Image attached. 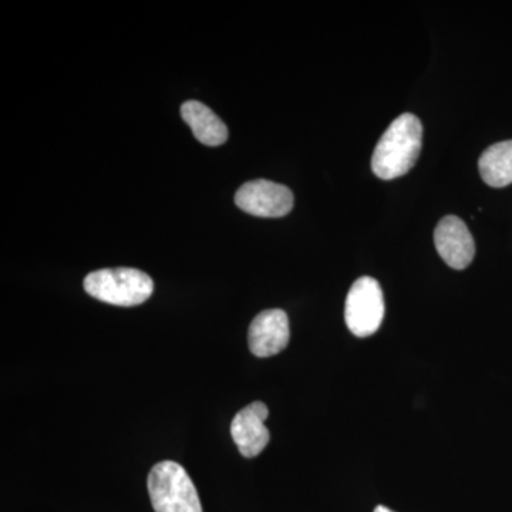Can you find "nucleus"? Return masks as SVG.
Returning a JSON list of instances; mask_svg holds the SVG:
<instances>
[{
	"mask_svg": "<svg viewBox=\"0 0 512 512\" xmlns=\"http://www.w3.org/2000/svg\"><path fill=\"white\" fill-rule=\"evenodd\" d=\"M423 126L419 117L404 113L380 137L372 157V170L380 180H394L409 173L420 156Z\"/></svg>",
	"mask_w": 512,
	"mask_h": 512,
	"instance_id": "obj_1",
	"label": "nucleus"
},
{
	"mask_svg": "<svg viewBox=\"0 0 512 512\" xmlns=\"http://www.w3.org/2000/svg\"><path fill=\"white\" fill-rule=\"evenodd\" d=\"M83 285L97 301L124 308L141 305L154 292L153 279L134 268L100 269L87 275Z\"/></svg>",
	"mask_w": 512,
	"mask_h": 512,
	"instance_id": "obj_2",
	"label": "nucleus"
},
{
	"mask_svg": "<svg viewBox=\"0 0 512 512\" xmlns=\"http://www.w3.org/2000/svg\"><path fill=\"white\" fill-rule=\"evenodd\" d=\"M148 493L156 512H202L197 488L174 461H161L148 476Z\"/></svg>",
	"mask_w": 512,
	"mask_h": 512,
	"instance_id": "obj_3",
	"label": "nucleus"
},
{
	"mask_svg": "<svg viewBox=\"0 0 512 512\" xmlns=\"http://www.w3.org/2000/svg\"><path fill=\"white\" fill-rule=\"evenodd\" d=\"M383 319L382 286L375 278L362 276L352 285L346 298V325L357 338H369L382 326Z\"/></svg>",
	"mask_w": 512,
	"mask_h": 512,
	"instance_id": "obj_4",
	"label": "nucleus"
},
{
	"mask_svg": "<svg viewBox=\"0 0 512 512\" xmlns=\"http://www.w3.org/2000/svg\"><path fill=\"white\" fill-rule=\"evenodd\" d=\"M235 204L255 217L281 218L292 211L293 194L285 185L272 181H249L237 191Z\"/></svg>",
	"mask_w": 512,
	"mask_h": 512,
	"instance_id": "obj_5",
	"label": "nucleus"
},
{
	"mask_svg": "<svg viewBox=\"0 0 512 512\" xmlns=\"http://www.w3.org/2000/svg\"><path fill=\"white\" fill-rule=\"evenodd\" d=\"M434 244L443 261L450 268L466 269L476 255V244L466 222L454 215H448L437 224Z\"/></svg>",
	"mask_w": 512,
	"mask_h": 512,
	"instance_id": "obj_6",
	"label": "nucleus"
},
{
	"mask_svg": "<svg viewBox=\"0 0 512 512\" xmlns=\"http://www.w3.org/2000/svg\"><path fill=\"white\" fill-rule=\"evenodd\" d=\"M291 338L288 315L281 309H269L256 315L249 326V349L258 357L278 355Z\"/></svg>",
	"mask_w": 512,
	"mask_h": 512,
	"instance_id": "obj_7",
	"label": "nucleus"
},
{
	"mask_svg": "<svg viewBox=\"0 0 512 512\" xmlns=\"http://www.w3.org/2000/svg\"><path fill=\"white\" fill-rule=\"evenodd\" d=\"M269 410L265 403L254 402L237 413L231 423V436L239 453L247 458L259 456L268 446L269 430L265 421Z\"/></svg>",
	"mask_w": 512,
	"mask_h": 512,
	"instance_id": "obj_8",
	"label": "nucleus"
},
{
	"mask_svg": "<svg viewBox=\"0 0 512 512\" xmlns=\"http://www.w3.org/2000/svg\"><path fill=\"white\" fill-rule=\"evenodd\" d=\"M181 116L191 127L195 138L204 146H222L228 140V128L224 121L205 104L190 100L181 106Z\"/></svg>",
	"mask_w": 512,
	"mask_h": 512,
	"instance_id": "obj_9",
	"label": "nucleus"
},
{
	"mask_svg": "<svg viewBox=\"0 0 512 512\" xmlns=\"http://www.w3.org/2000/svg\"><path fill=\"white\" fill-rule=\"evenodd\" d=\"M478 170L490 187L503 188L512 184V140L488 147L481 154Z\"/></svg>",
	"mask_w": 512,
	"mask_h": 512,
	"instance_id": "obj_10",
	"label": "nucleus"
},
{
	"mask_svg": "<svg viewBox=\"0 0 512 512\" xmlns=\"http://www.w3.org/2000/svg\"><path fill=\"white\" fill-rule=\"evenodd\" d=\"M375 512H394V511L389 510V508L384 507V505H379V507H376Z\"/></svg>",
	"mask_w": 512,
	"mask_h": 512,
	"instance_id": "obj_11",
	"label": "nucleus"
}]
</instances>
